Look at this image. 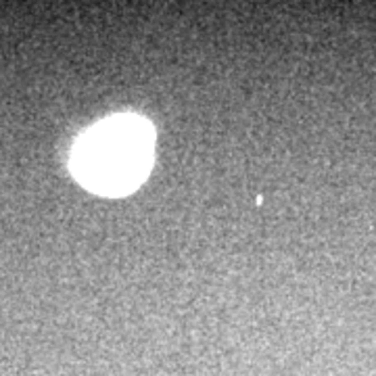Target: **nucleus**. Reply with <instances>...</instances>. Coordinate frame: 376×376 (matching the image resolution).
<instances>
[{
  "mask_svg": "<svg viewBox=\"0 0 376 376\" xmlns=\"http://www.w3.org/2000/svg\"><path fill=\"white\" fill-rule=\"evenodd\" d=\"M153 138V126L142 117H109L77 138L71 171L94 192L126 194L151 169Z\"/></svg>",
  "mask_w": 376,
  "mask_h": 376,
  "instance_id": "nucleus-1",
  "label": "nucleus"
}]
</instances>
